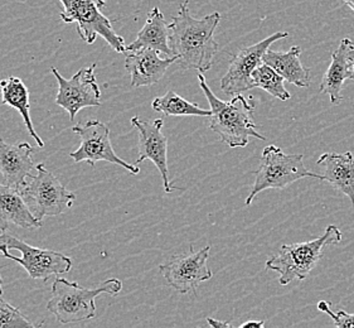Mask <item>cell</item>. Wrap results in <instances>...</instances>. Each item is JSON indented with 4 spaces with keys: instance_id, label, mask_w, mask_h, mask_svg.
I'll return each mask as SVG.
<instances>
[{
    "instance_id": "6da1fadb",
    "label": "cell",
    "mask_w": 354,
    "mask_h": 328,
    "mask_svg": "<svg viewBox=\"0 0 354 328\" xmlns=\"http://www.w3.org/2000/svg\"><path fill=\"white\" fill-rule=\"evenodd\" d=\"M220 21L218 12L197 19L189 13L188 0L180 4L169 24L170 48L180 69L203 73L212 67L213 58L218 52V43L213 35Z\"/></svg>"
},
{
    "instance_id": "7a4b0ae2",
    "label": "cell",
    "mask_w": 354,
    "mask_h": 328,
    "mask_svg": "<svg viewBox=\"0 0 354 328\" xmlns=\"http://www.w3.org/2000/svg\"><path fill=\"white\" fill-rule=\"evenodd\" d=\"M199 86L205 93L212 110L209 116V128L220 136L221 140L231 148H243L252 136L266 140V136L257 131L252 114L255 105L250 104L241 93L234 95L231 101L218 99L205 81L203 73H198Z\"/></svg>"
},
{
    "instance_id": "3957f363",
    "label": "cell",
    "mask_w": 354,
    "mask_h": 328,
    "mask_svg": "<svg viewBox=\"0 0 354 328\" xmlns=\"http://www.w3.org/2000/svg\"><path fill=\"white\" fill-rule=\"evenodd\" d=\"M122 289L120 279L105 280L95 288H84L76 282L57 278L52 286L47 309L62 325L91 320L96 316L95 300L104 294H118Z\"/></svg>"
},
{
    "instance_id": "277c9868",
    "label": "cell",
    "mask_w": 354,
    "mask_h": 328,
    "mask_svg": "<svg viewBox=\"0 0 354 328\" xmlns=\"http://www.w3.org/2000/svg\"><path fill=\"white\" fill-rule=\"evenodd\" d=\"M342 239L343 234L339 228L330 225L323 235L312 242L283 245L279 254L266 262L265 268L280 274L279 283L281 286H288L295 279L304 280L323 257L326 248L339 244Z\"/></svg>"
},
{
    "instance_id": "5b68a950",
    "label": "cell",
    "mask_w": 354,
    "mask_h": 328,
    "mask_svg": "<svg viewBox=\"0 0 354 328\" xmlns=\"http://www.w3.org/2000/svg\"><path fill=\"white\" fill-rule=\"evenodd\" d=\"M254 174L255 183L245 201L246 206H250L256 196L265 190H283L306 177L326 181L324 176L306 170L301 154H286L275 145H269L262 150L260 165Z\"/></svg>"
},
{
    "instance_id": "8992f818",
    "label": "cell",
    "mask_w": 354,
    "mask_h": 328,
    "mask_svg": "<svg viewBox=\"0 0 354 328\" xmlns=\"http://www.w3.org/2000/svg\"><path fill=\"white\" fill-rule=\"evenodd\" d=\"M64 10L61 19L66 24L76 23L78 36L87 44H93L97 37L106 41L107 44L118 53L127 52V44L122 37L113 28L111 21L102 15L101 9L106 7L105 0H58Z\"/></svg>"
},
{
    "instance_id": "52a82bcc",
    "label": "cell",
    "mask_w": 354,
    "mask_h": 328,
    "mask_svg": "<svg viewBox=\"0 0 354 328\" xmlns=\"http://www.w3.org/2000/svg\"><path fill=\"white\" fill-rule=\"evenodd\" d=\"M0 257L21 264L29 278L47 282L50 275H61L71 271V257L53 250L39 249L0 230Z\"/></svg>"
},
{
    "instance_id": "ba28073f",
    "label": "cell",
    "mask_w": 354,
    "mask_h": 328,
    "mask_svg": "<svg viewBox=\"0 0 354 328\" xmlns=\"http://www.w3.org/2000/svg\"><path fill=\"white\" fill-rule=\"evenodd\" d=\"M36 170V176L21 190L32 214L42 220L46 216H58L71 208L76 194L68 191L44 164H38Z\"/></svg>"
},
{
    "instance_id": "9c48e42d",
    "label": "cell",
    "mask_w": 354,
    "mask_h": 328,
    "mask_svg": "<svg viewBox=\"0 0 354 328\" xmlns=\"http://www.w3.org/2000/svg\"><path fill=\"white\" fill-rule=\"evenodd\" d=\"M72 131L81 139L78 149L70 153V157L75 163L87 162L91 167H95L96 162L105 161L122 167L131 174H139L140 168L136 164L125 162L115 153L110 140V129L106 124L99 120H90L86 124L75 125Z\"/></svg>"
},
{
    "instance_id": "30bf717a",
    "label": "cell",
    "mask_w": 354,
    "mask_h": 328,
    "mask_svg": "<svg viewBox=\"0 0 354 328\" xmlns=\"http://www.w3.org/2000/svg\"><path fill=\"white\" fill-rule=\"evenodd\" d=\"M95 69L96 64H91L76 72L71 79H64L56 67L50 69L58 82L56 104L68 113L71 120L85 107H101V90L96 81Z\"/></svg>"
},
{
    "instance_id": "8fae6325",
    "label": "cell",
    "mask_w": 354,
    "mask_h": 328,
    "mask_svg": "<svg viewBox=\"0 0 354 328\" xmlns=\"http://www.w3.org/2000/svg\"><path fill=\"white\" fill-rule=\"evenodd\" d=\"M211 246L194 251L193 245L188 254H180L160 265V273L167 283L180 294L194 293L201 283L212 278L213 273L208 268Z\"/></svg>"
},
{
    "instance_id": "7c38bea8",
    "label": "cell",
    "mask_w": 354,
    "mask_h": 328,
    "mask_svg": "<svg viewBox=\"0 0 354 328\" xmlns=\"http://www.w3.org/2000/svg\"><path fill=\"white\" fill-rule=\"evenodd\" d=\"M289 36L288 32H277L275 35L262 39L254 46L242 48L234 55L228 71L221 80V90L226 95L234 96L254 89L252 72L262 64V57L272 43Z\"/></svg>"
},
{
    "instance_id": "4fadbf2b",
    "label": "cell",
    "mask_w": 354,
    "mask_h": 328,
    "mask_svg": "<svg viewBox=\"0 0 354 328\" xmlns=\"http://www.w3.org/2000/svg\"><path fill=\"white\" fill-rule=\"evenodd\" d=\"M131 125L139 133V157L136 159V165L149 159L156 164L158 171L163 179L164 191L173 192L170 183L169 168H168V138L162 133L164 127L163 119H156L153 122L142 120L139 116L131 118Z\"/></svg>"
},
{
    "instance_id": "5bb4252c",
    "label": "cell",
    "mask_w": 354,
    "mask_h": 328,
    "mask_svg": "<svg viewBox=\"0 0 354 328\" xmlns=\"http://www.w3.org/2000/svg\"><path fill=\"white\" fill-rule=\"evenodd\" d=\"M35 149L30 144H7L0 138V174L3 183L19 190L28 183L35 168Z\"/></svg>"
},
{
    "instance_id": "9a60e30c",
    "label": "cell",
    "mask_w": 354,
    "mask_h": 328,
    "mask_svg": "<svg viewBox=\"0 0 354 328\" xmlns=\"http://www.w3.org/2000/svg\"><path fill=\"white\" fill-rule=\"evenodd\" d=\"M160 52L156 50L135 51L128 52L125 58V69L129 72L133 87L151 86L163 79L169 66L177 62V57L162 58Z\"/></svg>"
},
{
    "instance_id": "2e32d148",
    "label": "cell",
    "mask_w": 354,
    "mask_h": 328,
    "mask_svg": "<svg viewBox=\"0 0 354 328\" xmlns=\"http://www.w3.org/2000/svg\"><path fill=\"white\" fill-rule=\"evenodd\" d=\"M353 51L354 43L349 38H343L334 51L330 66L319 86V93H326L334 105H338L343 99L342 89L351 75V53Z\"/></svg>"
},
{
    "instance_id": "e0dca14e",
    "label": "cell",
    "mask_w": 354,
    "mask_h": 328,
    "mask_svg": "<svg viewBox=\"0 0 354 328\" xmlns=\"http://www.w3.org/2000/svg\"><path fill=\"white\" fill-rule=\"evenodd\" d=\"M9 224L21 228H42V221L32 214L21 191L0 183V228L7 230Z\"/></svg>"
},
{
    "instance_id": "ac0fdd59",
    "label": "cell",
    "mask_w": 354,
    "mask_h": 328,
    "mask_svg": "<svg viewBox=\"0 0 354 328\" xmlns=\"http://www.w3.org/2000/svg\"><path fill=\"white\" fill-rule=\"evenodd\" d=\"M169 36V24L165 21L163 13L159 8H153L144 27L138 33L136 39L127 46V52L150 48L163 53L167 57H174L173 51L170 48Z\"/></svg>"
},
{
    "instance_id": "d6986e66",
    "label": "cell",
    "mask_w": 354,
    "mask_h": 328,
    "mask_svg": "<svg viewBox=\"0 0 354 328\" xmlns=\"http://www.w3.org/2000/svg\"><path fill=\"white\" fill-rule=\"evenodd\" d=\"M317 164L324 171V179L344 193L352 202L354 211V156L351 152L322 154Z\"/></svg>"
},
{
    "instance_id": "ffe728a7",
    "label": "cell",
    "mask_w": 354,
    "mask_h": 328,
    "mask_svg": "<svg viewBox=\"0 0 354 328\" xmlns=\"http://www.w3.org/2000/svg\"><path fill=\"white\" fill-rule=\"evenodd\" d=\"M301 48L299 46L291 47L288 52L268 50L262 57L263 64H269L277 70L283 79L298 87L310 86V70L300 61Z\"/></svg>"
},
{
    "instance_id": "44dd1931",
    "label": "cell",
    "mask_w": 354,
    "mask_h": 328,
    "mask_svg": "<svg viewBox=\"0 0 354 328\" xmlns=\"http://www.w3.org/2000/svg\"><path fill=\"white\" fill-rule=\"evenodd\" d=\"M0 93H1V104L18 110L29 134L36 140L37 145L39 148H43L44 142L41 139V136L37 134L29 114L30 104H29V91L27 86L24 85V82L21 79L10 76L8 79L0 81Z\"/></svg>"
},
{
    "instance_id": "7402d4cb",
    "label": "cell",
    "mask_w": 354,
    "mask_h": 328,
    "mask_svg": "<svg viewBox=\"0 0 354 328\" xmlns=\"http://www.w3.org/2000/svg\"><path fill=\"white\" fill-rule=\"evenodd\" d=\"M153 109L162 113L165 116H211L212 110H205L199 107L198 104L189 102L188 100L183 99L182 96H179L174 91H168V93L156 98L151 102Z\"/></svg>"
},
{
    "instance_id": "603a6c76",
    "label": "cell",
    "mask_w": 354,
    "mask_h": 328,
    "mask_svg": "<svg viewBox=\"0 0 354 328\" xmlns=\"http://www.w3.org/2000/svg\"><path fill=\"white\" fill-rule=\"evenodd\" d=\"M252 81L255 87L265 90L279 100H290V93L283 86L285 79L269 64L262 62L255 71L252 72Z\"/></svg>"
},
{
    "instance_id": "cb8c5ba5",
    "label": "cell",
    "mask_w": 354,
    "mask_h": 328,
    "mask_svg": "<svg viewBox=\"0 0 354 328\" xmlns=\"http://www.w3.org/2000/svg\"><path fill=\"white\" fill-rule=\"evenodd\" d=\"M1 295L3 293H0V328L35 327L18 308L10 306Z\"/></svg>"
},
{
    "instance_id": "d4e9b609",
    "label": "cell",
    "mask_w": 354,
    "mask_h": 328,
    "mask_svg": "<svg viewBox=\"0 0 354 328\" xmlns=\"http://www.w3.org/2000/svg\"><path fill=\"white\" fill-rule=\"evenodd\" d=\"M318 309L320 312H324L329 317H332L334 325L338 328H351L354 327V313L349 314L344 311H338L337 313H334L330 309V303L326 300L319 302Z\"/></svg>"
},
{
    "instance_id": "484cf974",
    "label": "cell",
    "mask_w": 354,
    "mask_h": 328,
    "mask_svg": "<svg viewBox=\"0 0 354 328\" xmlns=\"http://www.w3.org/2000/svg\"><path fill=\"white\" fill-rule=\"evenodd\" d=\"M207 322L213 328H232L231 323L226 321H218V320H214L212 317H208Z\"/></svg>"
},
{
    "instance_id": "4316f807",
    "label": "cell",
    "mask_w": 354,
    "mask_h": 328,
    "mask_svg": "<svg viewBox=\"0 0 354 328\" xmlns=\"http://www.w3.org/2000/svg\"><path fill=\"white\" fill-rule=\"evenodd\" d=\"M265 327V321H248L242 323L240 328H263Z\"/></svg>"
},
{
    "instance_id": "83f0119b",
    "label": "cell",
    "mask_w": 354,
    "mask_h": 328,
    "mask_svg": "<svg viewBox=\"0 0 354 328\" xmlns=\"http://www.w3.org/2000/svg\"><path fill=\"white\" fill-rule=\"evenodd\" d=\"M349 80H352L354 82V51L351 53V75Z\"/></svg>"
},
{
    "instance_id": "f1b7e54d",
    "label": "cell",
    "mask_w": 354,
    "mask_h": 328,
    "mask_svg": "<svg viewBox=\"0 0 354 328\" xmlns=\"http://www.w3.org/2000/svg\"><path fill=\"white\" fill-rule=\"evenodd\" d=\"M340 1H343L346 6L351 8L354 12V0H340Z\"/></svg>"
},
{
    "instance_id": "f546056e",
    "label": "cell",
    "mask_w": 354,
    "mask_h": 328,
    "mask_svg": "<svg viewBox=\"0 0 354 328\" xmlns=\"http://www.w3.org/2000/svg\"><path fill=\"white\" fill-rule=\"evenodd\" d=\"M0 230H3V228H0ZM0 293H3V279H1V275H0Z\"/></svg>"
}]
</instances>
